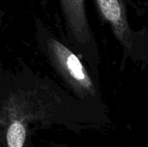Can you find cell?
<instances>
[{"instance_id": "5b68a950", "label": "cell", "mask_w": 148, "mask_h": 147, "mask_svg": "<svg viewBox=\"0 0 148 147\" xmlns=\"http://www.w3.org/2000/svg\"><path fill=\"white\" fill-rule=\"evenodd\" d=\"M49 147H70L68 146H64V145H60V144H50Z\"/></svg>"}, {"instance_id": "277c9868", "label": "cell", "mask_w": 148, "mask_h": 147, "mask_svg": "<svg viewBox=\"0 0 148 147\" xmlns=\"http://www.w3.org/2000/svg\"><path fill=\"white\" fill-rule=\"evenodd\" d=\"M101 19L106 22L116 40L124 49L130 53L134 46L132 31L124 0H94Z\"/></svg>"}, {"instance_id": "3957f363", "label": "cell", "mask_w": 148, "mask_h": 147, "mask_svg": "<svg viewBox=\"0 0 148 147\" xmlns=\"http://www.w3.org/2000/svg\"><path fill=\"white\" fill-rule=\"evenodd\" d=\"M68 41L82 56L95 75L98 74L99 51L91 30L85 0H58Z\"/></svg>"}, {"instance_id": "7a4b0ae2", "label": "cell", "mask_w": 148, "mask_h": 147, "mask_svg": "<svg viewBox=\"0 0 148 147\" xmlns=\"http://www.w3.org/2000/svg\"><path fill=\"white\" fill-rule=\"evenodd\" d=\"M36 39L42 52L55 71L81 101L93 104L100 94L97 87L79 56L36 19Z\"/></svg>"}, {"instance_id": "8992f818", "label": "cell", "mask_w": 148, "mask_h": 147, "mask_svg": "<svg viewBox=\"0 0 148 147\" xmlns=\"http://www.w3.org/2000/svg\"><path fill=\"white\" fill-rule=\"evenodd\" d=\"M26 147H36V146H34V144H33V143H32V141L30 140V141H29V142H28V144H27Z\"/></svg>"}, {"instance_id": "6da1fadb", "label": "cell", "mask_w": 148, "mask_h": 147, "mask_svg": "<svg viewBox=\"0 0 148 147\" xmlns=\"http://www.w3.org/2000/svg\"><path fill=\"white\" fill-rule=\"evenodd\" d=\"M88 104L44 85L7 88L0 92V147H26L33 132L55 126L76 133L95 128L101 121Z\"/></svg>"}]
</instances>
